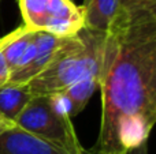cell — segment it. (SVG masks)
<instances>
[{
	"instance_id": "obj_15",
	"label": "cell",
	"mask_w": 156,
	"mask_h": 154,
	"mask_svg": "<svg viewBox=\"0 0 156 154\" xmlns=\"http://www.w3.org/2000/svg\"><path fill=\"white\" fill-rule=\"evenodd\" d=\"M81 154H111V153H105V152H101V150L96 149V147H90V149H83Z\"/></svg>"
},
{
	"instance_id": "obj_14",
	"label": "cell",
	"mask_w": 156,
	"mask_h": 154,
	"mask_svg": "<svg viewBox=\"0 0 156 154\" xmlns=\"http://www.w3.org/2000/svg\"><path fill=\"white\" fill-rule=\"evenodd\" d=\"M14 126H15L14 123L8 122V120H5L4 117L0 116V134L4 132V131H7V130H10V128H12Z\"/></svg>"
},
{
	"instance_id": "obj_5",
	"label": "cell",
	"mask_w": 156,
	"mask_h": 154,
	"mask_svg": "<svg viewBox=\"0 0 156 154\" xmlns=\"http://www.w3.org/2000/svg\"><path fill=\"white\" fill-rule=\"evenodd\" d=\"M65 38L44 32L33 33L29 46L25 51L16 68L10 74L7 85L27 86L51 63Z\"/></svg>"
},
{
	"instance_id": "obj_1",
	"label": "cell",
	"mask_w": 156,
	"mask_h": 154,
	"mask_svg": "<svg viewBox=\"0 0 156 154\" xmlns=\"http://www.w3.org/2000/svg\"><path fill=\"white\" fill-rule=\"evenodd\" d=\"M99 89L101 122L94 147L123 154L145 143L156 122V11L121 12L105 35Z\"/></svg>"
},
{
	"instance_id": "obj_2",
	"label": "cell",
	"mask_w": 156,
	"mask_h": 154,
	"mask_svg": "<svg viewBox=\"0 0 156 154\" xmlns=\"http://www.w3.org/2000/svg\"><path fill=\"white\" fill-rule=\"evenodd\" d=\"M105 35L83 27L77 34L66 37L45 70L27 85L30 93L54 95L83 78H100Z\"/></svg>"
},
{
	"instance_id": "obj_6",
	"label": "cell",
	"mask_w": 156,
	"mask_h": 154,
	"mask_svg": "<svg viewBox=\"0 0 156 154\" xmlns=\"http://www.w3.org/2000/svg\"><path fill=\"white\" fill-rule=\"evenodd\" d=\"M0 154H67L62 149L14 126L0 134Z\"/></svg>"
},
{
	"instance_id": "obj_7",
	"label": "cell",
	"mask_w": 156,
	"mask_h": 154,
	"mask_svg": "<svg viewBox=\"0 0 156 154\" xmlns=\"http://www.w3.org/2000/svg\"><path fill=\"white\" fill-rule=\"evenodd\" d=\"M81 8L83 27L104 34L111 32L121 15L118 0H83Z\"/></svg>"
},
{
	"instance_id": "obj_11",
	"label": "cell",
	"mask_w": 156,
	"mask_h": 154,
	"mask_svg": "<svg viewBox=\"0 0 156 154\" xmlns=\"http://www.w3.org/2000/svg\"><path fill=\"white\" fill-rule=\"evenodd\" d=\"M121 12L123 14H140L156 11V0H118Z\"/></svg>"
},
{
	"instance_id": "obj_3",
	"label": "cell",
	"mask_w": 156,
	"mask_h": 154,
	"mask_svg": "<svg viewBox=\"0 0 156 154\" xmlns=\"http://www.w3.org/2000/svg\"><path fill=\"white\" fill-rule=\"evenodd\" d=\"M14 124L67 154H81L83 150L71 119L54 95H33Z\"/></svg>"
},
{
	"instance_id": "obj_13",
	"label": "cell",
	"mask_w": 156,
	"mask_h": 154,
	"mask_svg": "<svg viewBox=\"0 0 156 154\" xmlns=\"http://www.w3.org/2000/svg\"><path fill=\"white\" fill-rule=\"evenodd\" d=\"M123 154H148V143H143L137 147H133V149H129L127 152H125Z\"/></svg>"
},
{
	"instance_id": "obj_9",
	"label": "cell",
	"mask_w": 156,
	"mask_h": 154,
	"mask_svg": "<svg viewBox=\"0 0 156 154\" xmlns=\"http://www.w3.org/2000/svg\"><path fill=\"white\" fill-rule=\"evenodd\" d=\"M32 30L22 26L16 27L14 32L8 33L7 35L0 38V52L4 56V60L10 68V74L16 68L19 64L25 51L27 49L30 44V40L33 37Z\"/></svg>"
},
{
	"instance_id": "obj_4",
	"label": "cell",
	"mask_w": 156,
	"mask_h": 154,
	"mask_svg": "<svg viewBox=\"0 0 156 154\" xmlns=\"http://www.w3.org/2000/svg\"><path fill=\"white\" fill-rule=\"evenodd\" d=\"M23 26L56 37H70L83 29L82 8L73 0H18Z\"/></svg>"
},
{
	"instance_id": "obj_8",
	"label": "cell",
	"mask_w": 156,
	"mask_h": 154,
	"mask_svg": "<svg viewBox=\"0 0 156 154\" xmlns=\"http://www.w3.org/2000/svg\"><path fill=\"white\" fill-rule=\"evenodd\" d=\"M96 89H99V78L88 76L69 86L59 94H54V97L62 111L71 119L73 116H77L80 112H82Z\"/></svg>"
},
{
	"instance_id": "obj_10",
	"label": "cell",
	"mask_w": 156,
	"mask_h": 154,
	"mask_svg": "<svg viewBox=\"0 0 156 154\" xmlns=\"http://www.w3.org/2000/svg\"><path fill=\"white\" fill-rule=\"evenodd\" d=\"M33 98L27 86L4 85L0 87V116L14 123Z\"/></svg>"
},
{
	"instance_id": "obj_12",
	"label": "cell",
	"mask_w": 156,
	"mask_h": 154,
	"mask_svg": "<svg viewBox=\"0 0 156 154\" xmlns=\"http://www.w3.org/2000/svg\"><path fill=\"white\" fill-rule=\"evenodd\" d=\"M8 79H10V68H8L7 63H5L4 56L0 52V87L7 85Z\"/></svg>"
}]
</instances>
